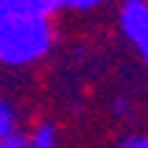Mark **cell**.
Returning a JSON list of instances; mask_svg holds the SVG:
<instances>
[{"label": "cell", "mask_w": 148, "mask_h": 148, "mask_svg": "<svg viewBox=\"0 0 148 148\" xmlns=\"http://www.w3.org/2000/svg\"><path fill=\"white\" fill-rule=\"evenodd\" d=\"M0 148H31V145H28V134H23V132L8 134V137L0 140Z\"/></svg>", "instance_id": "obj_8"}, {"label": "cell", "mask_w": 148, "mask_h": 148, "mask_svg": "<svg viewBox=\"0 0 148 148\" xmlns=\"http://www.w3.org/2000/svg\"><path fill=\"white\" fill-rule=\"evenodd\" d=\"M14 132H20L17 129V109L8 98L0 95V140L8 137V134H14Z\"/></svg>", "instance_id": "obj_5"}, {"label": "cell", "mask_w": 148, "mask_h": 148, "mask_svg": "<svg viewBox=\"0 0 148 148\" xmlns=\"http://www.w3.org/2000/svg\"><path fill=\"white\" fill-rule=\"evenodd\" d=\"M28 145L31 148H59V126L50 123V120L36 123L28 134Z\"/></svg>", "instance_id": "obj_4"}, {"label": "cell", "mask_w": 148, "mask_h": 148, "mask_svg": "<svg viewBox=\"0 0 148 148\" xmlns=\"http://www.w3.org/2000/svg\"><path fill=\"white\" fill-rule=\"evenodd\" d=\"M56 42L53 23L17 14L0 3V64L31 67L50 53Z\"/></svg>", "instance_id": "obj_1"}, {"label": "cell", "mask_w": 148, "mask_h": 148, "mask_svg": "<svg viewBox=\"0 0 148 148\" xmlns=\"http://www.w3.org/2000/svg\"><path fill=\"white\" fill-rule=\"evenodd\" d=\"M132 112H134L132 98L120 95V98H115V101H112V115H115V117H132Z\"/></svg>", "instance_id": "obj_7"}, {"label": "cell", "mask_w": 148, "mask_h": 148, "mask_svg": "<svg viewBox=\"0 0 148 148\" xmlns=\"http://www.w3.org/2000/svg\"><path fill=\"white\" fill-rule=\"evenodd\" d=\"M0 3L17 14L34 17V20H48V23H53V17L62 11V0H0Z\"/></svg>", "instance_id": "obj_3"}, {"label": "cell", "mask_w": 148, "mask_h": 148, "mask_svg": "<svg viewBox=\"0 0 148 148\" xmlns=\"http://www.w3.org/2000/svg\"><path fill=\"white\" fill-rule=\"evenodd\" d=\"M115 148H148V134H129Z\"/></svg>", "instance_id": "obj_9"}, {"label": "cell", "mask_w": 148, "mask_h": 148, "mask_svg": "<svg viewBox=\"0 0 148 148\" xmlns=\"http://www.w3.org/2000/svg\"><path fill=\"white\" fill-rule=\"evenodd\" d=\"M117 25L126 42L148 64V0H120Z\"/></svg>", "instance_id": "obj_2"}, {"label": "cell", "mask_w": 148, "mask_h": 148, "mask_svg": "<svg viewBox=\"0 0 148 148\" xmlns=\"http://www.w3.org/2000/svg\"><path fill=\"white\" fill-rule=\"evenodd\" d=\"M109 3L112 0H62V8H67V11H98Z\"/></svg>", "instance_id": "obj_6"}]
</instances>
